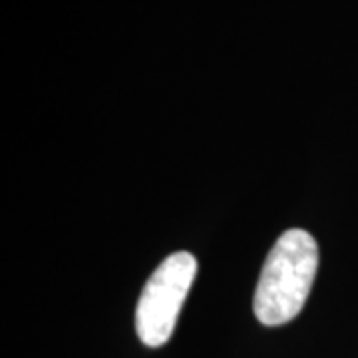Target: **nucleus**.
<instances>
[{
    "instance_id": "2",
    "label": "nucleus",
    "mask_w": 358,
    "mask_h": 358,
    "mask_svg": "<svg viewBox=\"0 0 358 358\" xmlns=\"http://www.w3.org/2000/svg\"><path fill=\"white\" fill-rule=\"evenodd\" d=\"M197 275V261L187 251L166 257L152 273L136 310L138 336L145 346H162L171 338L179 310Z\"/></svg>"
},
{
    "instance_id": "1",
    "label": "nucleus",
    "mask_w": 358,
    "mask_h": 358,
    "mask_svg": "<svg viewBox=\"0 0 358 358\" xmlns=\"http://www.w3.org/2000/svg\"><path fill=\"white\" fill-rule=\"evenodd\" d=\"M319 267V247L305 229H289L275 241L261 268L253 296L259 322L279 327L293 320L307 303Z\"/></svg>"
}]
</instances>
